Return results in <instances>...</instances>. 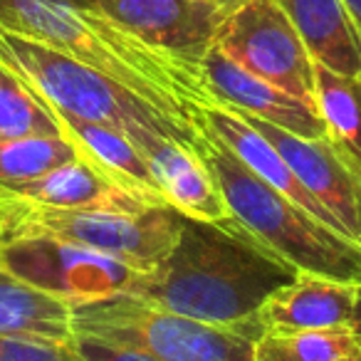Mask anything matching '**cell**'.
Returning <instances> with one entry per match:
<instances>
[{
    "label": "cell",
    "mask_w": 361,
    "mask_h": 361,
    "mask_svg": "<svg viewBox=\"0 0 361 361\" xmlns=\"http://www.w3.org/2000/svg\"><path fill=\"white\" fill-rule=\"evenodd\" d=\"M297 272L238 218L196 221L183 216L169 255L151 270H141L126 295L257 339L260 307Z\"/></svg>",
    "instance_id": "6da1fadb"
},
{
    "label": "cell",
    "mask_w": 361,
    "mask_h": 361,
    "mask_svg": "<svg viewBox=\"0 0 361 361\" xmlns=\"http://www.w3.org/2000/svg\"><path fill=\"white\" fill-rule=\"evenodd\" d=\"M0 27L114 77L178 121L216 106L198 72L119 27L97 0H0Z\"/></svg>",
    "instance_id": "7a4b0ae2"
},
{
    "label": "cell",
    "mask_w": 361,
    "mask_h": 361,
    "mask_svg": "<svg viewBox=\"0 0 361 361\" xmlns=\"http://www.w3.org/2000/svg\"><path fill=\"white\" fill-rule=\"evenodd\" d=\"M193 126L198 129V151L216 176L231 216L262 245L300 272L361 282V247L356 243L275 191L208 129Z\"/></svg>",
    "instance_id": "3957f363"
},
{
    "label": "cell",
    "mask_w": 361,
    "mask_h": 361,
    "mask_svg": "<svg viewBox=\"0 0 361 361\" xmlns=\"http://www.w3.org/2000/svg\"><path fill=\"white\" fill-rule=\"evenodd\" d=\"M0 62L16 70L62 114L114 126L131 141H139L144 134H164L191 144L198 141L196 126L173 119L114 77L6 27H0Z\"/></svg>",
    "instance_id": "277c9868"
},
{
    "label": "cell",
    "mask_w": 361,
    "mask_h": 361,
    "mask_svg": "<svg viewBox=\"0 0 361 361\" xmlns=\"http://www.w3.org/2000/svg\"><path fill=\"white\" fill-rule=\"evenodd\" d=\"M72 329L149 351L159 361H255V339L134 295L70 305Z\"/></svg>",
    "instance_id": "5b68a950"
},
{
    "label": "cell",
    "mask_w": 361,
    "mask_h": 361,
    "mask_svg": "<svg viewBox=\"0 0 361 361\" xmlns=\"http://www.w3.org/2000/svg\"><path fill=\"white\" fill-rule=\"evenodd\" d=\"M176 208L124 211H70L45 208L0 196V233L3 238L47 235L104 252L136 270H151L173 247L180 233Z\"/></svg>",
    "instance_id": "8992f818"
},
{
    "label": "cell",
    "mask_w": 361,
    "mask_h": 361,
    "mask_svg": "<svg viewBox=\"0 0 361 361\" xmlns=\"http://www.w3.org/2000/svg\"><path fill=\"white\" fill-rule=\"evenodd\" d=\"M213 45L247 72L317 106L314 60L277 0H245L228 11Z\"/></svg>",
    "instance_id": "52a82bcc"
},
{
    "label": "cell",
    "mask_w": 361,
    "mask_h": 361,
    "mask_svg": "<svg viewBox=\"0 0 361 361\" xmlns=\"http://www.w3.org/2000/svg\"><path fill=\"white\" fill-rule=\"evenodd\" d=\"M0 260L16 277L67 305L129 292L141 272L104 252L47 235L8 238Z\"/></svg>",
    "instance_id": "ba28073f"
},
{
    "label": "cell",
    "mask_w": 361,
    "mask_h": 361,
    "mask_svg": "<svg viewBox=\"0 0 361 361\" xmlns=\"http://www.w3.org/2000/svg\"><path fill=\"white\" fill-rule=\"evenodd\" d=\"M119 27L154 50L201 72L226 13L203 0H97Z\"/></svg>",
    "instance_id": "9c48e42d"
},
{
    "label": "cell",
    "mask_w": 361,
    "mask_h": 361,
    "mask_svg": "<svg viewBox=\"0 0 361 361\" xmlns=\"http://www.w3.org/2000/svg\"><path fill=\"white\" fill-rule=\"evenodd\" d=\"M245 116L262 136L270 139V144L285 156L307 191L334 218L341 235L361 247V176L341 159L334 144L326 136L302 139L255 116Z\"/></svg>",
    "instance_id": "30bf717a"
},
{
    "label": "cell",
    "mask_w": 361,
    "mask_h": 361,
    "mask_svg": "<svg viewBox=\"0 0 361 361\" xmlns=\"http://www.w3.org/2000/svg\"><path fill=\"white\" fill-rule=\"evenodd\" d=\"M201 72L216 106L255 116V119L280 126L282 131H290L302 139L326 136V126L317 106L307 104L300 97H292L290 92L280 90L272 82L247 72L216 45H211V50L203 57Z\"/></svg>",
    "instance_id": "8fae6325"
},
{
    "label": "cell",
    "mask_w": 361,
    "mask_h": 361,
    "mask_svg": "<svg viewBox=\"0 0 361 361\" xmlns=\"http://www.w3.org/2000/svg\"><path fill=\"white\" fill-rule=\"evenodd\" d=\"M134 144L149 161L161 196L180 216L196 221L231 218V208L198 151V141L191 144L164 134H144Z\"/></svg>",
    "instance_id": "7c38bea8"
},
{
    "label": "cell",
    "mask_w": 361,
    "mask_h": 361,
    "mask_svg": "<svg viewBox=\"0 0 361 361\" xmlns=\"http://www.w3.org/2000/svg\"><path fill=\"white\" fill-rule=\"evenodd\" d=\"M361 282L297 272L290 285H282L257 312L262 331H305L351 326L359 317Z\"/></svg>",
    "instance_id": "4fadbf2b"
},
{
    "label": "cell",
    "mask_w": 361,
    "mask_h": 361,
    "mask_svg": "<svg viewBox=\"0 0 361 361\" xmlns=\"http://www.w3.org/2000/svg\"><path fill=\"white\" fill-rule=\"evenodd\" d=\"M191 121L211 131V134L216 136L221 144H226L252 173L260 176L265 183H270V186L275 188V191H280L285 198H290L295 206H300L302 211L314 216L317 221H322L324 226L341 233L339 226L334 223V218L322 208V203L317 201L305 188V183L297 178V173L290 169L285 156H282L280 151L270 144V139L262 136L245 116H240L233 109H226V106H196V109L191 111Z\"/></svg>",
    "instance_id": "5bb4252c"
},
{
    "label": "cell",
    "mask_w": 361,
    "mask_h": 361,
    "mask_svg": "<svg viewBox=\"0 0 361 361\" xmlns=\"http://www.w3.org/2000/svg\"><path fill=\"white\" fill-rule=\"evenodd\" d=\"M0 196L32 203V206L70 208V211H149L141 198L121 188L85 159L62 164L32 180L0 188Z\"/></svg>",
    "instance_id": "9a60e30c"
},
{
    "label": "cell",
    "mask_w": 361,
    "mask_h": 361,
    "mask_svg": "<svg viewBox=\"0 0 361 361\" xmlns=\"http://www.w3.org/2000/svg\"><path fill=\"white\" fill-rule=\"evenodd\" d=\"M57 119H60L62 134L75 144L80 159H85L97 171L109 176L114 183L141 198L149 208H169L166 198L156 186L146 156L136 149V144L124 131L106 124L77 119V116L62 114V111H57Z\"/></svg>",
    "instance_id": "2e32d148"
},
{
    "label": "cell",
    "mask_w": 361,
    "mask_h": 361,
    "mask_svg": "<svg viewBox=\"0 0 361 361\" xmlns=\"http://www.w3.org/2000/svg\"><path fill=\"white\" fill-rule=\"evenodd\" d=\"M314 65L344 77L361 75V30L344 0H277Z\"/></svg>",
    "instance_id": "e0dca14e"
},
{
    "label": "cell",
    "mask_w": 361,
    "mask_h": 361,
    "mask_svg": "<svg viewBox=\"0 0 361 361\" xmlns=\"http://www.w3.org/2000/svg\"><path fill=\"white\" fill-rule=\"evenodd\" d=\"M0 334H27L70 341V305L16 277L0 260Z\"/></svg>",
    "instance_id": "ac0fdd59"
},
{
    "label": "cell",
    "mask_w": 361,
    "mask_h": 361,
    "mask_svg": "<svg viewBox=\"0 0 361 361\" xmlns=\"http://www.w3.org/2000/svg\"><path fill=\"white\" fill-rule=\"evenodd\" d=\"M314 94L326 139L361 176V75L344 77L314 65Z\"/></svg>",
    "instance_id": "d6986e66"
},
{
    "label": "cell",
    "mask_w": 361,
    "mask_h": 361,
    "mask_svg": "<svg viewBox=\"0 0 361 361\" xmlns=\"http://www.w3.org/2000/svg\"><path fill=\"white\" fill-rule=\"evenodd\" d=\"M361 349L351 326L305 331H262L252 344L255 361H341Z\"/></svg>",
    "instance_id": "ffe728a7"
},
{
    "label": "cell",
    "mask_w": 361,
    "mask_h": 361,
    "mask_svg": "<svg viewBox=\"0 0 361 361\" xmlns=\"http://www.w3.org/2000/svg\"><path fill=\"white\" fill-rule=\"evenodd\" d=\"M62 134L57 111L16 70L0 62V141Z\"/></svg>",
    "instance_id": "44dd1931"
},
{
    "label": "cell",
    "mask_w": 361,
    "mask_h": 361,
    "mask_svg": "<svg viewBox=\"0 0 361 361\" xmlns=\"http://www.w3.org/2000/svg\"><path fill=\"white\" fill-rule=\"evenodd\" d=\"M75 159L80 154L65 134L0 141V188L32 180Z\"/></svg>",
    "instance_id": "7402d4cb"
},
{
    "label": "cell",
    "mask_w": 361,
    "mask_h": 361,
    "mask_svg": "<svg viewBox=\"0 0 361 361\" xmlns=\"http://www.w3.org/2000/svg\"><path fill=\"white\" fill-rule=\"evenodd\" d=\"M0 361H82L70 341L27 334H0Z\"/></svg>",
    "instance_id": "603a6c76"
},
{
    "label": "cell",
    "mask_w": 361,
    "mask_h": 361,
    "mask_svg": "<svg viewBox=\"0 0 361 361\" xmlns=\"http://www.w3.org/2000/svg\"><path fill=\"white\" fill-rule=\"evenodd\" d=\"M72 346H75L82 361H159L149 351H141L129 344H119V341L102 339V336L87 334V331H75L72 334Z\"/></svg>",
    "instance_id": "cb8c5ba5"
},
{
    "label": "cell",
    "mask_w": 361,
    "mask_h": 361,
    "mask_svg": "<svg viewBox=\"0 0 361 361\" xmlns=\"http://www.w3.org/2000/svg\"><path fill=\"white\" fill-rule=\"evenodd\" d=\"M203 3H211V6H216L218 11L228 13V11H233V8L240 6V3H245V0H203Z\"/></svg>",
    "instance_id": "d4e9b609"
},
{
    "label": "cell",
    "mask_w": 361,
    "mask_h": 361,
    "mask_svg": "<svg viewBox=\"0 0 361 361\" xmlns=\"http://www.w3.org/2000/svg\"><path fill=\"white\" fill-rule=\"evenodd\" d=\"M344 3H346V8H349L351 18H354V23L361 30V0H344Z\"/></svg>",
    "instance_id": "484cf974"
},
{
    "label": "cell",
    "mask_w": 361,
    "mask_h": 361,
    "mask_svg": "<svg viewBox=\"0 0 361 361\" xmlns=\"http://www.w3.org/2000/svg\"><path fill=\"white\" fill-rule=\"evenodd\" d=\"M341 361H361V349H359V351H354V354H349L346 359H341Z\"/></svg>",
    "instance_id": "4316f807"
},
{
    "label": "cell",
    "mask_w": 361,
    "mask_h": 361,
    "mask_svg": "<svg viewBox=\"0 0 361 361\" xmlns=\"http://www.w3.org/2000/svg\"><path fill=\"white\" fill-rule=\"evenodd\" d=\"M3 240H6V238H3V233H0V245H3Z\"/></svg>",
    "instance_id": "83f0119b"
}]
</instances>
